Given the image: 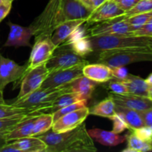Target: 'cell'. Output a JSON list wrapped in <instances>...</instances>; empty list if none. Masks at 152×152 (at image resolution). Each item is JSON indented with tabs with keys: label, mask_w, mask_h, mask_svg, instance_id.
I'll return each mask as SVG.
<instances>
[{
	"label": "cell",
	"mask_w": 152,
	"mask_h": 152,
	"mask_svg": "<svg viewBox=\"0 0 152 152\" xmlns=\"http://www.w3.org/2000/svg\"><path fill=\"white\" fill-rule=\"evenodd\" d=\"M37 137L46 145L45 152H96L93 138L88 134L86 124L62 133L49 130Z\"/></svg>",
	"instance_id": "obj_1"
},
{
	"label": "cell",
	"mask_w": 152,
	"mask_h": 152,
	"mask_svg": "<svg viewBox=\"0 0 152 152\" xmlns=\"http://www.w3.org/2000/svg\"><path fill=\"white\" fill-rule=\"evenodd\" d=\"M93 53L129 48H151L152 37H134L127 34L89 36Z\"/></svg>",
	"instance_id": "obj_2"
},
{
	"label": "cell",
	"mask_w": 152,
	"mask_h": 152,
	"mask_svg": "<svg viewBox=\"0 0 152 152\" xmlns=\"http://www.w3.org/2000/svg\"><path fill=\"white\" fill-rule=\"evenodd\" d=\"M97 62L109 68L126 66L132 63L152 61L151 48H129L99 52Z\"/></svg>",
	"instance_id": "obj_3"
},
{
	"label": "cell",
	"mask_w": 152,
	"mask_h": 152,
	"mask_svg": "<svg viewBox=\"0 0 152 152\" xmlns=\"http://www.w3.org/2000/svg\"><path fill=\"white\" fill-rule=\"evenodd\" d=\"M63 0H49L44 10L29 25L35 41L50 37L53 31L62 23Z\"/></svg>",
	"instance_id": "obj_4"
},
{
	"label": "cell",
	"mask_w": 152,
	"mask_h": 152,
	"mask_svg": "<svg viewBox=\"0 0 152 152\" xmlns=\"http://www.w3.org/2000/svg\"><path fill=\"white\" fill-rule=\"evenodd\" d=\"M70 83L55 88L39 87L25 97L16 99L13 104L18 107L29 110L30 114H31L39 108L50 105L61 95L73 92Z\"/></svg>",
	"instance_id": "obj_5"
},
{
	"label": "cell",
	"mask_w": 152,
	"mask_h": 152,
	"mask_svg": "<svg viewBox=\"0 0 152 152\" xmlns=\"http://www.w3.org/2000/svg\"><path fill=\"white\" fill-rule=\"evenodd\" d=\"M83 56L76 53L69 43L64 42L56 46L50 59L45 63L49 72L58 69L71 68L80 64H88Z\"/></svg>",
	"instance_id": "obj_6"
},
{
	"label": "cell",
	"mask_w": 152,
	"mask_h": 152,
	"mask_svg": "<svg viewBox=\"0 0 152 152\" xmlns=\"http://www.w3.org/2000/svg\"><path fill=\"white\" fill-rule=\"evenodd\" d=\"M49 73L45 63L28 70L21 78L20 91L16 99H22L41 87Z\"/></svg>",
	"instance_id": "obj_7"
},
{
	"label": "cell",
	"mask_w": 152,
	"mask_h": 152,
	"mask_svg": "<svg viewBox=\"0 0 152 152\" xmlns=\"http://www.w3.org/2000/svg\"><path fill=\"white\" fill-rule=\"evenodd\" d=\"M86 65L87 64H80L71 68L50 71L42 83L41 87L55 88L71 83L83 75V69Z\"/></svg>",
	"instance_id": "obj_8"
},
{
	"label": "cell",
	"mask_w": 152,
	"mask_h": 152,
	"mask_svg": "<svg viewBox=\"0 0 152 152\" xmlns=\"http://www.w3.org/2000/svg\"><path fill=\"white\" fill-rule=\"evenodd\" d=\"M133 32L129 24L123 16H118L109 20L98 22L88 31L89 36L111 35V34H127L132 35Z\"/></svg>",
	"instance_id": "obj_9"
},
{
	"label": "cell",
	"mask_w": 152,
	"mask_h": 152,
	"mask_svg": "<svg viewBox=\"0 0 152 152\" xmlns=\"http://www.w3.org/2000/svg\"><path fill=\"white\" fill-rule=\"evenodd\" d=\"M27 66L28 64L19 65L0 53V91H3L9 83L21 80L26 72Z\"/></svg>",
	"instance_id": "obj_10"
},
{
	"label": "cell",
	"mask_w": 152,
	"mask_h": 152,
	"mask_svg": "<svg viewBox=\"0 0 152 152\" xmlns=\"http://www.w3.org/2000/svg\"><path fill=\"white\" fill-rule=\"evenodd\" d=\"M56 46L52 42L50 37H45L35 41L28 62L27 71L47 62Z\"/></svg>",
	"instance_id": "obj_11"
},
{
	"label": "cell",
	"mask_w": 152,
	"mask_h": 152,
	"mask_svg": "<svg viewBox=\"0 0 152 152\" xmlns=\"http://www.w3.org/2000/svg\"><path fill=\"white\" fill-rule=\"evenodd\" d=\"M88 115L89 108L87 106L73 111L56 120L53 123L51 130L57 133L71 131L82 124Z\"/></svg>",
	"instance_id": "obj_12"
},
{
	"label": "cell",
	"mask_w": 152,
	"mask_h": 152,
	"mask_svg": "<svg viewBox=\"0 0 152 152\" xmlns=\"http://www.w3.org/2000/svg\"><path fill=\"white\" fill-rule=\"evenodd\" d=\"M124 10L119 7L114 0H105L97 8L94 10L86 23L91 25L123 16Z\"/></svg>",
	"instance_id": "obj_13"
},
{
	"label": "cell",
	"mask_w": 152,
	"mask_h": 152,
	"mask_svg": "<svg viewBox=\"0 0 152 152\" xmlns=\"http://www.w3.org/2000/svg\"><path fill=\"white\" fill-rule=\"evenodd\" d=\"M10 31L8 37L4 43V47H32L30 42L33 33L29 27H24L7 22Z\"/></svg>",
	"instance_id": "obj_14"
},
{
	"label": "cell",
	"mask_w": 152,
	"mask_h": 152,
	"mask_svg": "<svg viewBox=\"0 0 152 152\" xmlns=\"http://www.w3.org/2000/svg\"><path fill=\"white\" fill-rule=\"evenodd\" d=\"M110 96L112 98L116 105H120L138 111L152 108V99L144 96L129 93L125 94H111Z\"/></svg>",
	"instance_id": "obj_15"
},
{
	"label": "cell",
	"mask_w": 152,
	"mask_h": 152,
	"mask_svg": "<svg viewBox=\"0 0 152 152\" xmlns=\"http://www.w3.org/2000/svg\"><path fill=\"white\" fill-rule=\"evenodd\" d=\"M92 10L85 6L80 0H63L61 21L63 23L75 19L87 20Z\"/></svg>",
	"instance_id": "obj_16"
},
{
	"label": "cell",
	"mask_w": 152,
	"mask_h": 152,
	"mask_svg": "<svg viewBox=\"0 0 152 152\" xmlns=\"http://www.w3.org/2000/svg\"><path fill=\"white\" fill-rule=\"evenodd\" d=\"M83 76L97 83H105L114 79L111 68L102 63L87 64L83 67Z\"/></svg>",
	"instance_id": "obj_17"
},
{
	"label": "cell",
	"mask_w": 152,
	"mask_h": 152,
	"mask_svg": "<svg viewBox=\"0 0 152 152\" xmlns=\"http://www.w3.org/2000/svg\"><path fill=\"white\" fill-rule=\"evenodd\" d=\"M84 100L80 94L75 92H70V93L64 94L59 97L56 98L50 105L44 108H39L34 112L30 114L29 115H39L42 114H53L58 110L61 109L63 107L67 106L71 104L75 103L79 101Z\"/></svg>",
	"instance_id": "obj_18"
},
{
	"label": "cell",
	"mask_w": 152,
	"mask_h": 152,
	"mask_svg": "<svg viewBox=\"0 0 152 152\" xmlns=\"http://www.w3.org/2000/svg\"><path fill=\"white\" fill-rule=\"evenodd\" d=\"M122 81L126 84L129 94L152 99V86L148 85L142 77L129 74Z\"/></svg>",
	"instance_id": "obj_19"
},
{
	"label": "cell",
	"mask_w": 152,
	"mask_h": 152,
	"mask_svg": "<svg viewBox=\"0 0 152 152\" xmlns=\"http://www.w3.org/2000/svg\"><path fill=\"white\" fill-rule=\"evenodd\" d=\"M86 22V19H75L70 20L60 24L53 31L50 36V40L56 46L59 45L65 41L73 32Z\"/></svg>",
	"instance_id": "obj_20"
},
{
	"label": "cell",
	"mask_w": 152,
	"mask_h": 152,
	"mask_svg": "<svg viewBox=\"0 0 152 152\" xmlns=\"http://www.w3.org/2000/svg\"><path fill=\"white\" fill-rule=\"evenodd\" d=\"M37 115H29L26 119L16 125L12 130L6 134V140L7 142L21 138L32 137L33 128Z\"/></svg>",
	"instance_id": "obj_21"
},
{
	"label": "cell",
	"mask_w": 152,
	"mask_h": 152,
	"mask_svg": "<svg viewBox=\"0 0 152 152\" xmlns=\"http://www.w3.org/2000/svg\"><path fill=\"white\" fill-rule=\"evenodd\" d=\"M9 144L16 148L19 152H45L46 149L45 143L37 137L21 138Z\"/></svg>",
	"instance_id": "obj_22"
},
{
	"label": "cell",
	"mask_w": 152,
	"mask_h": 152,
	"mask_svg": "<svg viewBox=\"0 0 152 152\" xmlns=\"http://www.w3.org/2000/svg\"><path fill=\"white\" fill-rule=\"evenodd\" d=\"M88 132L92 138H94L98 142L106 146H115L126 140V136H120L119 134L113 132L99 129H93Z\"/></svg>",
	"instance_id": "obj_23"
},
{
	"label": "cell",
	"mask_w": 152,
	"mask_h": 152,
	"mask_svg": "<svg viewBox=\"0 0 152 152\" xmlns=\"http://www.w3.org/2000/svg\"><path fill=\"white\" fill-rule=\"evenodd\" d=\"M70 84L73 92L77 93L82 96L83 99L87 101L91 99L96 88L95 82L92 81L83 75L74 80Z\"/></svg>",
	"instance_id": "obj_24"
},
{
	"label": "cell",
	"mask_w": 152,
	"mask_h": 152,
	"mask_svg": "<svg viewBox=\"0 0 152 152\" xmlns=\"http://www.w3.org/2000/svg\"><path fill=\"white\" fill-rule=\"evenodd\" d=\"M115 111L121 114L129 130L133 132L135 129L144 126V123L138 111L115 105Z\"/></svg>",
	"instance_id": "obj_25"
},
{
	"label": "cell",
	"mask_w": 152,
	"mask_h": 152,
	"mask_svg": "<svg viewBox=\"0 0 152 152\" xmlns=\"http://www.w3.org/2000/svg\"><path fill=\"white\" fill-rule=\"evenodd\" d=\"M89 114L112 120L116 114L115 103L113 101L112 98L109 96V97L106 98L92 108H89Z\"/></svg>",
	"instance_id": "obj_26"
},
{
	"label": "cell",
	"mask_w": 152,
	"mask_h": 152,
	"mask_svg": "<svg viewBox=\"0 0 152 152\" xmlns=\"http://www.w3.org/2000/svg\"><path fill=\"white\" fill-rule=\"evenodd\" d=\"M128 147L123 150V152H147L151 151L152 145L150 141L140 139L134 133L126 136Z\"/></svg>",
	"instance_id": "obj_27"
},
{
	"label": "cell",
	"mask_w": 152,
	"mask_h": 152,
	"mask_svg": "<svg viewBox=\"0 0 152 152\" xmlns=\"http://www.w3.org/2000/svg\"><path fill=\"white\" fill-rule=\"evenodd\" d=\"M53 116L50 114H42L37 115L33 128L32 137L44 134L51 129L53 126Z\"/></svg>",
	"instance_id": "obj_28"
},
{
	"label": "cell",
	"mask_w": 152,
	"mask_h": 152,
	"mask_svg": "<svg viewBox=\"0 0 152 152\" xmlns=\"http://www.w3.org/2000/svg\"><path fill=\"white\" fill-rule=\"evenodd\" d=\"M29 110L18 107L13 104L0 103V118L18 115H29Z\"/></svg>",
	"instance_id": "obj_29"
},
{
	"label": "cell",
	"mask_w": 152,
	"mask_h": 152,
	"mask_svg": "<svg viewBox=\"0 0 152 152\" xmlns=\"http://www.w3.org/2000/svg\"><path fill=\"white\" fill-rule=\"evenodd\" d=\"M150 11H152V0H140L130 10L125 12L122 16L123 19H126L130 16Z\"/></svg>",
	"instance_id": "obj_30"
},
{
	"label": "cell",
	"mask_w": 152,
	"mask_h": 152,
	"mask_svg": "<svg viewBox=\"0 0 152 152\" xmlns=\"http://www.w3.org/2000/svg\"><path fill=\"white\" fill-rule=\"evenodd\" d=\"M151 19H152V11L135 15L123 19H125L129 24L132 31H134L141 28L144 24L146 23Z\"/></svg>",
	"instance_id": "obj_31"
},
{
	"label": "cell",
	"mask_w": 152,
	"mask_h": 152,
	"mask_svg": "<svg viewBox=\"0 0 152 152\" xmlns=\"http://www.w3.org/2000/svg\"><path fill=\"white\" fill-rule=\"evenodd\" d=\"M29 115H18L0 118V132H10Z\"/></svg>",
	"instance_id": "obj_32"
},
{
	"label": "cell",
	"mask_w": 152,
	"mask_h": 152,
	"mask_svg": "<svg viewBox=\"0 0 152 152\" xmlns=\"http://www.w3.org/2000/svg\"><path fill=\"white\" fill-rule=\"evenodd\" d=\"M86 105H87V100H82V101H79V102H75V103L68 105L65 107H63L62 108L58 110V111H56V112L52 114L53 123H54L56 120H57L59 118H60L61 117L68 114V113L71 112V111H75V110L80 109V108H84V107L87 106Z\"/></svg>",
	"instance_id": "obj_33"
},
{
	"label": "cell",
	"mask_w": 152,
	"mask_h": 152,
	"mask_svg": "<svg viewBox=\"0 0 152 152\" xmlns=\"http://www.w3.org/2000/svg\"><path fill=\"white\" fill-rule=\"evenodd\" d=\"M107 83H108V85H107L106 88L111 92V94H125L129 93L126 84L121 80L112 79Z\"/></svg>",
	"instance_id": "obj_34"
},
{
	"label": "cell",
	"mask_w": 152,
	"mask_h": 152,
	"mask_svg": "<svg viewBox=\"0 0 152 152\" xmlns=\"http://www.w3.org/2000/svg\"><path fill=\"white\" fill-rule=\"evenodd\" d=\"M113 121V132L116 134H120L125 131L126 129H128V126L126 125V122L123 120V117L121 114L119 113L116 112L115 116L113 117L111 120Z\"/></svg>",
	"instance_id": "obj_35"
},
{
	"label": "cell",
	"mask_w": 152,
	"mask_h": 152,
	"mask_svg": "<svg viewBox=\"0 0 152 152\" xmlns=\"http://www.w3.org/2000/svg\"><path fill=\"white\" fill-rule=\"evenodd\" d=\"M134 37H152V19H149L141 28L132 33Z\"/></svg>",
	"instance_id": "obj_36"
},
{
	"label": "cell",
	"mask_w": 152,
	"mask_h": 152,
	"mask_svg": "<svg viewBox=\"0 0 152 152\" xmlns=\"http://www.w3.org/2000/svg\"><path fill=\"white\" fill-rule=\"evenodd\" d=\"M133 133H134L137 136H138L143 140L150 141V142L152 141V128L151 127L144 126L142 127L134 130Z\"/></svg>",
	"instance_id": "obj_37"
},
{
	"label": "cell",
	"mask_w": 152,
	"mask_h": 152,
	"mask_svg": "<svg viewBox=\"0 0 152 152\" xmlns=\"http://www.w3.org/2000/svg\"><path fill=\"white\" fill-rule=\"evenodd\" d=\"M111 71H112L113 77L114 79L118 80H123L126 78V77L129 74L127 69L125 68V66H119L115 67V68H111Z\"/></svg>",
	"instance_id": "obj_38"
},
{
	"label": "cell",
	"mask_w": 152,
	"mask_h": 152,
	"mask_svg": "<svg viewBox=\"0 0 152 152\" xmlns=\"http://www.w3.org/2000/svg\"><path fill=\"white\" fill-rule=\"evenodd\" d=\"M120 8L125 12L133 7L140 0H114Z\"/></svg>",
	"instance_id": "obj_39"
},
{
	"label": "cell",
	"mask_w": 152,
	"mask_h": 152,
	"mask_svg": "<svg viewBox=\"0 0 152 152\" xmlns=\"http://www.w3.org/2000/svg\"><path fill=\"white\" fill-rule=\"evenodd\" d=\"M144 126L152 128V108L139 111Z\"/></svg>",
	"instance_id": "obj_40"
},
{
	"label": "cell",
	"mask_w": 152,
	"mask_h": 152,
	"mask_svg": "<svg viewBox=\"0 0 152 152\" xmlns=\"http://www.w3.org/2000/svg\"><path fill=\"white\" fill-rule=\"evenodd\" d=\"M12 2H2L0 3V22L8 15L11 9Z\"/></svg>",
	"instance_id": "obj_41"
},
{
	"label": "cell",
	"mask_w": 152,
	"mask_h": 152,
	"mask_svg": "<svg viewBox=\"0 0 152 152\" xmlns=\"http://www.w3.org/2000/svg\"><path fill=\"white\" fill-rule=\"evenodd\" d=\"M85 6L88 7L90 10L93 11L96 8H97L100 4H102L105 0H80Z\"/></svg>",
	"instance_id": "obj_42"
},
{
	"label": "cell",
	"mask_w": 152,
	"mask_h": 152,
	"mask_svg": "<svg viewBox=\"0 0 152 152\" xmlns=\"http://www.w3.org/2000/svg\"><path fill=\"white\" fill-rule=\"evenodd\" d=\"M7 132H0V148H1V147L4 146V145L7 143V140H6V134H7Z\"/></svg>",
	"instance_id": "obj_43"
},
{
	"label": "cell",
	"mask_w": 152,
	"mask_h": 152,
	"mask_svg": "<svg viewBox=\"0 0 152 152\" xmlns=\"http://www.w3.org/2000/svg\"><path fill=\"white\" fill-rule=\"evenodd\" d=\"M145 81H146V83H148V85H151V86H152V74H150L149 75H148V77L145 79Z\"/></svg>",
	"instance_id": "obj_44"
},
{
	"label": "cell",
	"mask_w": 152,
	"mask_h": 152,
	"mask_svg": "<svg viewBox=\"0 0 152 152\" xmlns=\"http://www.w3.org/2000/svg\"><path fill=\"white\" fill-rule=\"evenodd\" d=\"M4 102V99H3V96H2V91H0V103H3Z\"/></svg>",
	"instance_id": "obj_45"
},
{
	"label": "cell",
	"mask_w": 152,
	"mask_h": 152,
	"mask_svg": "<svg viewBox=\"0 0 152 152\" xmlns=\"http://www.w3.org/2000/svg\"><path fill=\"white\" fill-rule=\"evenodd\" d=\"M2 2H13V0H1Z\"/></svg>",
	"instance_id": "obj_46"
},
{
	"label": "cell",
	"mask_w": 152,
	"mask_h": 152,
	"mask_svg": "<svg viewBox=\"0 0 152 152\" xmlns=\"http://www.w3.org/2000/svg\"><path fill=\"white\" fill-rule=\"evenodd\" d=\"M1 0H0V3H1Z\"/></svg>",
	"instance_id": "obj_47"
}]
</instances>
